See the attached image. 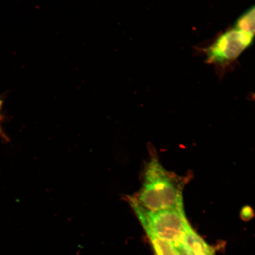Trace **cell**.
I'll return each instance as SVG.
<instances>
[{
    "mask_svg": "<svg viewBox=\"0 0 255 255\" xmlns=\"http://www.w3.org/2000/svg\"><path fill=\"white\" fill-rule=\"evenodd\" d=\"M2 104V102L1 100V99H0V117H1V110Z\"/></svg>",
    "mask_w": 255,
    "mask_h": 255,
    "instance_id": "cell-8",
    "label": "cell"
},
{
    "mask_svg": "<svg viewBox=\"0 0 255 255\" xmlns=\"http://www.w3.org/2000/svg\"><path fill=\"white\" fill-rule=\"evenodd\" d=\"M180 251L186 255H215V251L190 226L185 234Z\"/></svg>",
    "mask_w": 255,
    "mask_h": 255,
    "instance_id": "cell-4",
    "label": "cell"
},
{
    "mask_svg": "<svg viewBox=\"0 0 255 255\" xmlns=\"http://www.w3.org/2000/svg\"><path fill=\"white\" fill-rule=\"evenodd\" d=\"M254 39L253 35L233 27L206 48V62L221 68L231 65L251 45Z\"/></svg>",
    "mask_w": 255,
    "mask_h": 255,
    "instance_id": "cell-3",
    "label": "cell"
},
{
    "mask_svg": "<svg viewBox=\"0 0 255 255\" xmlns=\"http://www.w3.org/2000/svg\"><path fill=\"white\" fill-rule=\"evenodd\" d=\"M253 98H254V100H255V94H254V95H253Z\"/></svg>",
    "mask_w": 255,
    "mask_h": 255,
    "instance_id": "cell-9",
    "label": "cell"
},
{
    "mask_svg": "<svg viewBox=\"0 0 255 255\" xmlns=\"http://www.w3.org/2000/svg\"><path fill=\"white\" fill-rule=\"evenodd\" d=\"M1 121V117H0V135H1L2 138H4L5 139H7V137L6 136L4 132H3V130L2 129Z\"/></svg>",
    "mask_w": 255,
    "mask_h": 255,
    "instance_id": "cell-7",
    "label": "cell"
},
{
    "mask_svg": "<svg viewBox=\"0 0 255 255\" xmlns=\"http://www.w3.org/2000/svg\"><path fill=\"white\" fill-rule=\"evenodd\" d=\"M143 180L141 189L129 200L148 212L184 209L183 193L189 177L167 170L152 155L146 165Z\"/></svg>",
    "mask_w": 255,
    "mask_h": 255,
    "instance_id": "cell-1",
    "label": "cell"
},
{
    "mask_svg": "<svg viewBox=\"0 0 255 255\" xmlns=\"http://www.w3.org/2000/svg\"><path fill=\"white\" fill-rule=\"evenodd\" d=\"M255 36V5L242 14L236 21L234 26Z\"/></svg>",
    "mask_w": 255,
    "mask_h": 255,
    "instance_id": "cell-6",
    "label": "cell"
},
{
    "mask_svg": "<svg viewBox=\"0 0 255 255\" xmlns=\"http://www.w3.org/2000/svg\"><path fill=\"white\" fill-rule=\"evenodd\" d=\"M129 200V199H128ZM143 228L180 250L187 229L190 226L184 209L148 212L129 200Z\"/></svg>",
    "mask_w": 255,
    "mask_h": 255,
    "instance_id": "cell-2",
    "label": "cell"
},
{
    "mask_svg": "<svg viewBox=\"0 0 255 255\" xmlns=\"http://www.w3.org/2000/svg\"><path fill=\"white\" fill-rule=\"evenodd\" d=\"M156 255H181V251L173 245L162 240L146 228H143Z\"/></svg>",
    "mask_w": 255,
    "mask_h": 255,
    "instance_id": "cell-5",
    "label": "cell"
}]
</instances>
